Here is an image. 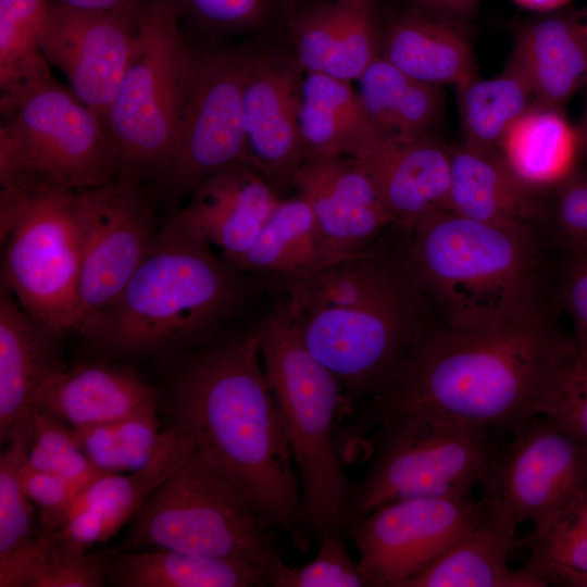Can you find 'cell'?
I'll list each match as a JSON object with an SVG mask.
<instances>
[{
    "instance_id": "cell-46",
    "label": "cell",
    "mask_w": 587,
    "mask_h": 587,
    "mask_svg": "<svg viewBox=\"0 0 587 587\" xmlns=\"http://www.w3.org/2000/svg\"><path fill=\"white\" fill-rule=\"evenodd\" d=\"M555 303L569 316L576 342L587 344V246L562 254Z\"/></svg>"
},
{
    "instance_id": "cell-13",
    "label": "cell",
    "mask_w": 587,
    "mask_h": 587,
    "mask_svg": "<svg viewBox=\"0 0 587 587\" xmlns=\"http://www.w3.org/2000/svg\"><path fill=\"white\" fill-rule=\"evenodd\" d=\"M479 486L485 511L513 527L537 529L587 486V445L553 420L536 414L517 425Z\"/></svg>"
},
{
    "instance_id": "cell-30",
    "label": "cell",
    "mask_w": 587,
    "mask_h": 587,
    "mask_svg": "<svg viewBox=\"0 0 587 587\" xmlns=\"http://www.w3.org/2000/svg\"><path fill=\"white\" fill-rule=\"evenodd\" d=\"M226 261L243 273L278 285L322 270V240L308 201L299 193L280 198L251 248Z\"/></svg>"
},
{
    "instance_id": "cell-19",
    "label": "cell",
    "mask_w": 587,
    "mask_h": 587,
    "mask_svg": "<svg viewBox=\"0 0 587 587\" xmlns=\"http://www.w3.org/2000/svg\"><path fill=\"white\" fill-rule=\"evenodd\" d=\"M292 52L305 73L351 82L379 57L373 0L304 3L285 15Z\"/></svg>"
},
{
    "instance_id": "cell-51",
    "label": "cell",
    "mask_w": 587,
    "mask_h": 587,
    "mask_svg": "<svg viewBox=\"0 0 587 587\" xmlns=\"http://www.w3.org/2000/svg\"><path fill=\"white\" fill-rule=\"evenodd\" d=\"M567 586L570 587H587V575L573 578Z\"/></svg>"
},
{
    "instance_id": "cell-50",
    "label": "cell",
    "mask_w": 587,
    "mask_h": 587,
    "mask_svg": "<svg viewBox=\"0 0 587 587\" xmlns=\"http://www.w3.org/2000/svg\"><path fill=\"white\" fill-rule=\"evenodd\" d=\"M585 103L578 125L576 126L580 152L587 154V85L584 88Z\"/></svg>"
},
{
    "instance_id": "cell-40",
    "label": "cell",
    "mask_w": 587,
    "mask_h": 587,
    "mask_svg": "<svg viewBox=\"0 0 587 587\" xmlns=\"http://www.w3.org/2000/svg\"><path fill=\"white\" fill-rule=\"evenodd\" d=\"M33 436L25 465L46 472L82 487H86L100 476L99 471L82 450L72 427L33 405Z\"/></svg>"
},
{
    "instance_id": "cell-9",
    "label": "cell",
    "mask_w": 587,
    "mask_h": 587,
    "mask_svg": "<svg viewBox=\"0 0 587 587\" xmlns=\"http://www.w3.org/2000/svg\"><path fill=\"white\" fill-rule=\"evenodd\" d=\"M120 175L118 152L103 118L53 78L1 116V188L82 190Z\"/></svg>"
},
{
    "instance_id": "cell-28",
    "label": "cell",
    "mask_w": 587,
    "mask_h": 587,
    "mask_svg": "<svg viewBox=\"0 0 587 587\" xmlns=\"http://www.w3.org/2000/svg\"><path fill=\"white\" fill-rule=\"evenodd\" d=\"M299 126L305 160L359 158L378 137L350 82L323 73L303 77Z\"/></svg>"
},
{
    "instance_id": "cell-45",
    "label": "cell",
    "mask_w": 587,
    "mask_h": 587,
    "mask_svg": "<svg viewBox=\"0 0 587 587\" xmlns=\"http://www.w3.org/2000/svg\"><path fill=\"white\" fill-rule=\"evenodd\" d=\"M21 483L38 511V530L46 533L58 530L64 524L74 499L84 488L25 464L21 470Z\"/></svg>"
},
{
    "instance_id": "cell-47",
    "label": "cell",
    "mask_w": 587,
    "mask_h": 587,
    "mask_svg": "<svg viewBox=\"0 0 587 587\" xmlns=\"http://www.w3.org/2000/svg\"><path fill=\"white\" fill-rule=\"evenodd\" d=\"M479 0H407L410 9L463 24L475 12Z\"/></svg>"
},
{
    "instance_id": "cell-1",
    "label": "cell",
    "mask_w": 587,
    "mask_h": 587,
    "mask_svg": "<svg viewBox=\"0 0 587 587\" xmlns=\"http://www.w3.org/2000/svg\"><path fill=\"white\" fill-rule=\"evenodd\" d=\"M173 360L168 425L224 472L275 529L309 552L299 476L264 372L257 323Z\"/></svg>"
},
{
    "instance_id": "cell-43",
    "label": "cell",
    "mask_w": 587,
    "mask_h": 587,
    "mask_svg": "<svg viewBox=\"0 0 587 587\" xmlns=\"http://www.w3.org/2000/svg\"><path fill=\"white\" fill-rule=\"evenodd\" d=\"M539 414L587 445V344L576 342L542 400Z\"/></svg>"
},
{
    "instance_id": "cell-4",
    "label": "cell",
    "mask_w": 587,
    "mask_h": 587,
    "mask_svg": "<svg viewBox=\"0 0 587 587\" xmlns=\"http://www.w3.org/2000/svg\"><path fill=\"white\" fill-rule=\"evenodd\" d=\"M280 286L304 346L352 407L391 386L428 325L427 300L401 260L374 250Z\"/></svg>"
},
{
    "instance_id": "cell-22",
    "label": "cell",
    "mask_w": 587,
    "mask_h": 587,
    "mask_svg": "<svg viewBox=\"0 0 587 587\" xmlns=\"http://www.w3.org/2000/svg\"><path fill=\"white\" fill-rule=\"evenodd\" d=\"M279 199L258 171L236 163L203 180L177 212L232 260L251 248Z\"/></svg>"
},
{
    "instance_id": "cell-3",
    "label": "cell",
    "mask_w": 587,
    "mask_h": 587,
    "mask_svg": "<svg viewBox=\"0 0 587 587\" xmlns=\"http://www.w3.org/2000/svg\"><path fill=\"white\" fill-rule=\"evenodd\" d=\"M177 211L116 299L78 332L97 352L176 358L216 338L271 280L243 273Z\"/></svg>"
},
{
    "instance_id": "cell-10",
    "label": "cell",
    "mask_w": 587,
    "mask_h": 587,
    "mask_svg": "<svg viewBox=\"0 0 587 587\" xmlns=\"http://www.w3.org/2000/svg\"><path fill=\"white\" fill-rule=\"evenodd\" d=\"M377 426L350 519L401 499L469 496L500 451L494 432L426 412L394 414Z\"/></svg>"
},
{
    "instance_id": "cell-52",
    "label": "cell",
    "mask_w": 587,
    "mask_h": 587,
    "mask_svg": "<svg viewBox=\"0 0 587 587\" xmlns=\"http://www.w3.org/2000/svg\"><path fill=\"white\" fill-rule=\"evenodd\" d=\"M285 8H286V11L289 12L300 5H302L303 1H310V0H282Z\"/></svg>"
},
{
    "instance_id": "cell-32",
    "label": "cell",
    "mask_w": 587,
    "mask_h": 587,
    "mask_svg": "<svg viewBox=\"0 0 587 587\" xmlns=\"http://www.w3.org/2000/svg\"><path fill=\"white\" fill-rule=\"evenodd\" d=\"M166 428L162 447L147 466L130 473L98 477L79 491L67 517L84 512L96 528L100 542L129 523L151 492L192 449L190 441L173 426L167 425Z\"/></svg>"
},
{
    "instance_id": "cell-27",
    "label": "cell",
    "mask_w": 587,
    "mask_h": 587,
    "mask_svg": "<svg viewBox=\"0 0 587 587\" xmlns=\"http://www.w3.org/2000/svg\"><path fill=\"white\" fill-rule=\"evenodd\" d=\"M515 530L485 511L472 529L404 587H546L525 566L509 567V554L519 546Z\"/></svg>"
},
{
    "instance_id": "cell-24",
    "label": "cell",
    "mask_w": 587,
    "mask_h": 587,
    "mask_svg": "<svg viewBox=\"0 0 587 587\" xmlns=\"http://www.w3.org/2000/svg\"><path fill=\"white\" fill-rule=\"evenodd\" d=\"M448 210L476 221L534 228L542 225L540 191L525 184L497 150L449 146Z\"/></svg>"
},
{
    "instance_id": "cell-15",
    "label": "cell",
    "mask_w": 587,
    "mask_h": 587,
    "mask_svg": "<svg viewBox=\"0 0 587 587\" xmlns=\"http://www.w3.org/2000/svg\"><path fill=\"white\" fill-rule=\"evenodd\" d=\"M82 268L76 332L110 305L150 252L160 225L141 179L78 190Z\"/></svg>"
},
{
    "instance_id": "cell-42",
    "label": "cell",
    "mask_w": 587,
    "mask_h": 587,
    "mask_svg": "<svg viewBox=\"0 0 587 587\" xmlns=\"http://www.w3.org/2000/svg\"><path fill=\"white\" fill-rule=\"evenodd\" d=\"M346 533L333 530L319 537L320 549L303 565H286L277 572L273 587H370L347 548Z\"/></svg>"
},
{
    "instance_id": "cell-23",
    "label": "cell",
    "mask_w": 587,
    "mask_h": 587,
    "mask_svg": "<svg viewBox=\"0 0 587 587\" xmlns=\"http://www.w3.org/2000/svg\"><path fill=\"white\" fill-rule=\"evenodd\" d=\"M0 289V441L5 444L40 389L63 371L59 339Z\"/></svg>"
},
{
    "instance_id": "cell-16",
    "label": "cell",
    "mask_w": 587,
    "mask_h": 587,
    "mask_svg": "<svg viewBox=\"0 0 587 587\" xmlns=\"http://www.w3.org/2000/svg\"><path fill=\"white\" fill-rule=\"evenodd\" d=\"M142 14L82 11L51 3L42 27V55L65 75L71 92L104 122L130 60Z\"/></svg>"
},
{
    "instance_id": "cell-5",
    "label": "cell",
    "mask_w": 587,
    "mask_h": 587,
    "mask_svg": "<svg viewBox=\"0 0 587 587\" xmlns=\"http://www.w3.org/2000/svg\"><path fill=\"white\" fill-rule=\"evenodd\" d=\"M405 233L402 265L425 299L438 308L442 324L467 330L492 328L546 304L542 246L536 229L442 210Z\"/></svg>"
},
{
    "instance_id": "cell-31",
    "label": "cell",
    "mask_w": 587,
    "mask_h": 587,
    "mask_svg": "<svg viewBox=\"0 0 587 587\" xmlns=\"http://www.w3.org/2000/svg\"><path fill=\"white\" fill-rule=\"evenodd\" d=\"M357 80L358 92L379 137L409 139L433 135L444 112L439 86L408 75L380 55Z\"/></svg>"
},
{
    "instance_id": "cell-21",
    "label": "cell",
    "mask_w": 587,
    "mask_h": 587,
    "mask_svg": "<svg viewBox=\"0 0 587 587\" xmlns=\"http://www.w3.org/2000/svg\"><path fill=\"white\" fill-rule=\"evenodd\" d=\"M161 391L135 370L82 363L55 374L34 404L72 428L129 417L158 415Z\"/></svg>"
},
{
    "instance_id": "cell-6",
    "label": "cell",
    "mask_w": 587,
    "mask_h": 587,
    "mask_svg": "<svg viewBox=\"0 0 587 587\" xmlns=\"http://www.w3.org/2000/svg\"><path fill=\"white\" fill-rule=\"evenodd\" d=\"M264 372L298 472L309 536L345 532L353 485L339 450V422L353 407L336 377L304 346L285 298L257 323Z\"/></svg>"
},
{
    "instance_id": "cell-29",
    "label": "cell",
    "mask_w": 587,
    "mask_h": 587,
    "mask_svg": "<svg viewBox=\"0 0 587 587\" xmlns=\"http://www.w3.org/2000/svg\"><path fill=\"white\" fill-rule=\"evenodd\" d=\"M107 585L117 587H268L264 571L165 548L108 553Z\"/></svg>"
},
{
    "instance_id": "cell-14",
    "label": "cell",
    "mask_w": 587,
    "mask_h": 587,
    "mask_svg": "<svg viewBox=\"0 0 587 587\" xmlns=\"http://www.w3.org/2000/svg\"><path fill=\"white\" fill-rule=\"evenodd\" d=\"M469 496L417 497L384 503L351 517L354 544L370 587H404L484 516Z\"/></svg>"
},
{
    "instance_id": "cell-26",
    "label": "cell",
    "mask_w": 587,
    "mask_h": 587,
    "mask_svg": "<svg viewBox=\"0 0 587 587\" xmlns=\"http://www.w3.org/2000/svg\"><path fill=\"white\" fill-rule=\"evenodd\" d=\"M462 25L409 9L380 28L379 55L421 82L457 86L476 76L472 45Z\"/></svg>"
},
{
    "instance_id": "cell-2",
    "label": "cell",
    "mask_w": 587,
    "mask_h": 587,
    "mask_svg": "<svg viewBox=\"0 0 587 587\" xmlns=\"http://www.w3.org/2000/svg\"><path fill=\"white\" fill-rule=\"evenodd\" d=\"M572 333L547 304L510 324L477 330L445 324L422 332L391 386L367 401L365 425L421 411L496 432L539 414Z\"/></svg>"
},
{
    "instance_id": "cell-17",
    "label": "cell",
    "mask_w": 587,
    "mask_h": 587,
    "mask_svg": "<svg viewBox=\"0 0 587 587\" xmlns=\"http://www.w3.org/2000/svg\"><path fill=\"white\" fill-rule=\"evenodd\" d=\"M304 71L294 52L253 47L243 92L249 165L279 195L305 161L299 126Z\"/></svg>"
},
{
    "instance_id": "cell-41",
    "label": "cell",
    "mask_w": 587,
    "mask_h": 587,
    "mask_svg": "<svg viewBox=\"0 0 587 587\" xmlns=\"http://www.w3.org/2000/svg\"><path fill=\"white\" fill-rule=\"evenodd\" d=\"M192 26L210 34L265 28L287 13L282 0H164Z\"/></svg>"
},
{
    "instance_id": "cell-37",
    "label": "cell",
    "mask_w": 587,
    "mask_h": 587,
    "mask_svg": "<svg viewBox=\"0 0 587 587\" xmlns=\"http://www.w3.org/2000/svg\"><path fill=\"white\" fill-rule=\"evenodd\" d=\"M530 549L524 565L547 586H567L587 575V486L545 526L519 539Z\"/></svg>"
},
{
    "instance_id": "cell-49",
    "label": "cell",
    "mask_w": 587,
    "mask_h": 587,
    "mask_svg": "<svg viewBox=\"0 0 587 587\" xmlns=\"http://www.w3.org/2000/svg\"><path fill=\"white\" fill-rule=\"evenodd\" d=\"M516 5L522 9L539 12L550 13L559 11L569 4L572 0H512Z\"/></svg>"
},
{
    "instance_id": "cell-53",
    "label": "cell",
    "mask_w": 587,
    "mask_h": 587,
    "mask_svg": "<svg viewBox=\"0 0 587 587\" xmlns=\"http://www.w3.org/2000/svg\"><path fill=\"white\" fill-rule=\"evenodd\" d=\"M583 20H584V24H585L586 32H587V9H586V11L583 13Z\"/></svg>"
},
{
    "instance_id": "cell-7",
    "label": "cell",
    "mask_w": 587,
    "mask_h": 587,
    "mask_svg": "<svg viewBox=\"0 0 587 587\" xmlns=\"http://www.w3.org/2000/svg\"><path fill=\"white\" fill-rule=\"evenodd\" d=\"M274 527L216 465L191 449L129 522L121 550L165 548L235 561L273 580L285 564Z\"/></svg>"
},
{
    "instance_id": "cell-48",
    "label": "cell",
    "mask_w": 587,
    "mask_h": 587,
    "mask_svg": "<svg viewBox=\"0 0 587 587\" xmlns=\"http://www.w3.org/2000/svg\"><path fill=\"white\" fill-rule=\"evenodd\" d=\"M62 7L95 12H118L141 15L151 0H51Z\"/></svg>"
},
{
    "instance_id": "cell-36",
    "label": "cell",
    "mask_w": 587,
    "mask_h": 587,
    "mask_svg": "<svg viewBox=\"0 0 587 587\" xmlns=\"http://www.w3.org/2000/svg\"><path fill=\"white\" fill-rule=\"evenodd\" d=\"M108 553L90 552L58 530L40 532L0 564V587H101Z\"/></svg>"
},
{
    "instance_id": "cell-12",
    "label": "cell",
    "mask_w": 587,
    "mask_h": 587,
    "mask_svg": "<svg viewBox=\"0 0 587 587\" xmlns=\"http://www.w3.org/2000/svg\"><path fill=\"white\" fill-rule=\"evenodd\" d=\"M252 52L233 45L195 52L173 150L154 177L168 193L190 196L223 168L249 165L243 92Z\"/></svg>"
},
{
    "instance_id": "cell-34",
    "label": "cell",
    "mask_w": 587,
    "mask_h": 587,
    "mask_svg": "<svg viewBox=\"0 0 587 587\" xmlns=\"http://www.w3.org/2000/svg\"><path fill=\"white\" fill-rule=\"evenodd\" d=\"M51 0H0V112L52 78L40 49Z\"/></svg>"
},
{
    "instance_id": "cell-8",
    "label": "cell",
    "mask_w": 587,
    "mask_h": 587,
    "mask_svg": "<svg viewBox=\"0 0 587 587\" xmlns=\"http://www.w3.org/2000/svg\"><path fill=\"white\" fill-rule=\"evenodd\" d=\"M1 284L59 337L76 332L82 268L78 190H0Z\"/></svg>"
},
{
    "instance_id": "cell-11",
    "label": "cell",
    "mask_w": 587,
    "mask_h": 587,
    "mask_svg": "<svg viewBox=\"0 0 587 587\" xmlns=\"http://www.w3.org/2000/svg\"><path fill=\"white\" fill-rule=\"evenodd\" d=\"M179 17L164 0H151L105 116L121 174L155 177L168 161L195 50Z\"/></svg>"
},
{
    "instance_id": "cell-35",
    "label": "cell",
    "mask_w": 587,
    "mask_h": 587,
    "mask_svg": "<svg viewBox=\"0 0 587 587\" xmlns=\"http://www.w3.org/2000/svg\"><path fill=\"white\" fill-rule=\"evenodd\" d=\"M463 143L497 150L511 126L536 102L522 68L511 59L491 78L476 76L457 85Z\"/></svg>"
},
{
    "instance_id": "cell-25",
    "label": "cell",
    "mask_w": 587,
    "mask_h": 587,
    "mask_svg": "<svg viewBox=\"0 0 587 587\" xmlns=\"http://www.w3.org/2000/svg\"><path fill=\"white\" fill-rule=\"evenodd\" d=\"M524 72L536 102L563 111L587 85V32L583 14L554 11L524 23L510 58Z\"/></svg>"
},
{
    "instance_id": "cell-20",
    "label": "cell",
    "mask_w": 587,
    "mask_h": 587,
    "mask_svg": "<svg viewBox=\"0 0 587 587\" xmlns=\"http://www.w3.org/2000/svg\"><path fill=\"white\" fill-rule=\"evenodd\" d=\"M357 159L394 225L404 232L424 217L448 210L450 148L433 135L409 139L378 136Z\"/></svg>"
},
{
    "instance_id": "cell-39",
    "label": "cell",
    "mask_w": 587,
    "mask_h": 587,
    "mask_svg": "<svg viewBox=\"0 0 587 587\" xmlns=\"http://www.w3.org/2000/svg\"><path fill=\"white\" fill-rule=\"evenodd\" d=\"M33 408V407H32ZM33 436L32 409L15 424L0 455V564L25 546L38 532L36 507L21 483Z\"/></svg>"
},
{
    "instance_id": "cell-18",
    "label": "cell",
    "mask_w": 587,
    "mask_h": 587,
    "mask_svg": "<svg viewBox=\"0 0 587 587\" xmlns=\"http://www.w3.org/2000/svg\"><path fill=\"white\" fill-rule=\"evenodd\" d=\"M292 188L314 214L323 250V268L372 250L374 240L394 222L357 158L307 159Z\"/></svg>"
},
{
    "instance_id": "cell-44",
    "label": "cell",
    "mask_w": 587,
    "mask_h": 587,
    "mask_svg": "<svg viewBox=\"0 0 587 587\" xmlns=\"http://www.w3.org/2000/svg\"><path fill=\"white\" fill-rule=\"evenodd\" d=\"M553 188L545 207L542 225L550 243L561 254L587 246V174H574Z\"/></svg>"
},
{
    "instance_id": "cell-33",
    "label": "cell",
    "mask_w": 587,
    "mask_h": 587,
    "mask_svg": "<svg viewBox=\"0 0 587 587\" xmlns=\"http://www.w3.org/2000/svg\"><path fill=\"white\" fill-rule=\"evenodd\" d=\"M499 152L525 184L541 191L573 173L578 133L563 111L535 102L508 130Z\"/></svg>"
},
{
    "instance_id": "cell-38",
    "label": "cell",
    "mask_w": 587,
    "mask_h": 587,
    "mask_svg": "<svg viewBox=\"0 0 587 587\" xmlns=\"http://www.w3.org/2000/svg\"><path fill=\"white\" fill-rule=\"evenodd\" d=\"M77 444L104 474L130 473L147 466L162 447L167 428L158 415L129 417L72 428Z\"/></svg>"
}]
</instances>
